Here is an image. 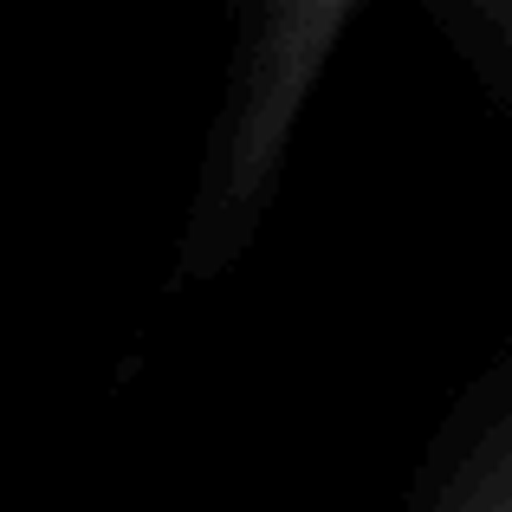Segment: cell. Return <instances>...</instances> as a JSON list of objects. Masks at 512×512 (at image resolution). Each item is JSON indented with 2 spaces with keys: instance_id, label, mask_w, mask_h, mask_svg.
<instances>
[{
  "instance_id": "1",
  "label": "cell",
  "mask_w": 512,
  "mask_h": 512,
  "mask_svg": "<svg viewBox=\"0 0 512 512\" xmlns=\"http://www.w3.org/2000/svg\"><path fill=\"white\" fill-rule=\"evenodd\" d=\"M422 512H512V422H506V409H487L474 422L461 454L435 474Z\"/></svg>"
}]
</instances>
